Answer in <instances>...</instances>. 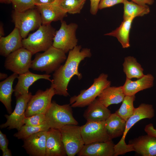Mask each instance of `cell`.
<instances>
[{
	"mask_svg": "<svg viewBox=\"0 0 156 156\" xmlns=\"http://www.w3.org/2000/svg\"><path fill=\"white\" fill-rule=\"evenodd\" d=\"M81 49V45H77L70 50L66 61L53 74V82L55 94L67 97L69 95L67 87L71 78L76 75L79 80L82 77L78 71L79 66L81 61L86 57H90L92 53L90 49Z\"/></svg>",
	"mask_w": 156,
	"mask_h": 156,
	"instance_id": "1",
	"label": "cell"
},
{
	"mask_svg": "<svg viewBox=\"0 0 156 156\" xmlns=\"http://www.w3.org/2000/svg\"><path fill=\"white\" fill-rule=\"evenodd\" d=\"M56 31L51 24H42L36 31L23 39V47L33 55L44 51L52 46Z\"/></svg>",
	"mask_w": 156,
	"mask_h": 156,
	"instance_id": "2",
	"label": "cell"
},
{
	"mask_svg": "<svg viewBox=\"0 0 156 156\" xmlns=\"http://www.w3.org/2000/svg\"><path fill=\"white\" fill-rule=\"evenodd\" d=\"M62 50L52 46L42 53H37L32 60L30 68L49 74L54 72L67 59Z\"/></svg>",
	"mask_w": 156,
	"mask_h": 156,
	"instance_id": "3",
	"label": "cell"
},
{
	"mask_svg": "<svg viewBox=\"0 0 156 156\" xmlns=\"http://www.w3.org/2000/svg\"><path fill=\"white\" fill-rule=\"evenodd\" d=\"M155 116V110L151 104L142 103L135 108L133 115L128 119L126 123L124 133L120 141L114 146V156L124 154L133 151L130 145L125 142V137L130 129L135 123L144 118L151 119Z\"/></svg>",
	"mask_w": 156,
	"mask_h": 156,
	"instance_id": "4",
	"label": "cell"
},
{
	"mask_svg": "<svg viewBox=\"0 0 156 156\" xmlns=\"http://www.w3.org/2000/svg\"><path fill=\"white\" fill-rule=\"evenodd\" d=\"M108 75L104 73L94 80L92 84L88 89L82 90L78 95L71 97L70 104L72 107H83L88 106L102 91L110 86L111 82L107 79Z\"/></svg>",
	"mask_w": 156,
	"mask_h": 156,
	"instance_id": "5",
	"label": "cell"
},
{
	"mask_svg": "<svg viewBox=\"0 0 156 156\" xmlns=\"http://www.w3.org/2000/svg\"><path fill=\"white\" fill-rule=\"evenodd\" d=\"M72 107L70 104L60 105L52 101L45 114L46 124L50 128L57 129L67 125H78V122L73 116Z\"/></svg>",
	"mask_w": 156,
	"mask_h": 156,
	"instance_id": "6",
	"label": "cell"
},
{
	"mask_svg": "<svg viewBox=\"0 0 156 156\" xmlns=\"http://www.w3.org/2000/svg\"><path fill=\"white\" fill-rule=\"evenodd\" d=\"M12 18L23 39L26 38L30 31L38 29L42 25L40 14L36 6L21 12L14 10Z\"/></svg>",
	"mask_w": 156,
	"mask_h": 156,
	"instance_id": "7",
	"label": "cell"
},
{
	"mask_svg": "<svg viewBox=\"0 0 156 156\" xmlns=\"http://www.w3.org/2000/svg\"><path fill=\"white\" fill-rule=\"evenodd\" d=\"M61 22L60 28L56 31L52 46L66 53L77 45L76 33L78 26L74 23L68 24L63 20Z\"/></svg>",
	"mask_w": 156,
	"mask_h": 156,
	"instance_id": "8",
	"label": "cell"
},
{
	"mask_svg": "<svg viewBox=\"0 0 156 156\" xmlns=\"http://www.w3.org/2000/svg\"><path fill=\"white\" fill-rule=\"evenodd\" d=\"M59 129L67 155L74 156L77 154L85 145L80 126L69 125Z\"/></svg>",
	"mask_w": 156,
	"mask_h": 156,
	"instance_id": "9",
	"label": "cell"
},
{
	"mask_svg": "<svg viewBox=\"0 0 156 156\" xmlns=\"http://www.w3.org/2000/svg\"><path fill=\"white\" fill-rule=\"evenodd\" d=\"M55 95L54 88L51 85L45 91L38 90L29 101L25 112L26 117L39 114H45L51 103L53 97Z\"/></svg>",
	"mask_w": 156,
	"mask_h": 156,
	"instance_id": "10",
	"label": "cell"
},
{
	"mask_svg": "<svg viewBox=\"0 0 156 156\" xmlns=\"http://www.w3.org/2000/svg\"><path fill=\"white\" fill-rule=\"evenodd\" d=\"M32 53L23 47L12 52L6 57L4 67L18 75L24 73L30 68Z\"/></svg>",
	"mask_w": 156,
	"mask_h": 156,
	"instance_id": "11",
	"label": "cell"
},
{
	"mask_svg": "<svg viewBox=\"0 0 156 156\" xmlns=\"http://www.w3.org/2000/svg\"><path fill=\"white\" fill-rule=\"evenodd\" d=\"M32 96L31 93L29 92L16 98V105L14 110L10 115H5L7 121L0 125L1 129L7 128L9 130L16 129L18 131L24 125L27 104Z\"/></svg>",
	"mask_w": 156,
	"mask_h": 156,
	"instance_id": "12",
	"label": "cell"
},
{
	"mask_svg": "<svg viewBox=\"0 0 156 156\" xmlns=\"http://www.w3.org/2000/svg\"><path fill=\"white\" fill-rule=\"evenodd\" d=\"M80 128L85 144L112 140L107 132L105 121H87L85 124L80 126Z\"/></svg>",
	"mask_w": 156,
	"mask_h": 156,
	"instance_id": "13",
	"label": "cell"
},
{
	"mask_svg": "<svg viewBox=\"0 0 156 156\" xmlns=\"http://www.w3.org/2000/svg\"><path fill=\"white\" fill-rule=\"evenodd\" d=\"M47 131L36 133L24 140L22 146L29 155L46 156Z\"/></svg>",
	"mask_w": 156,
	"mask_h": 156,
	"instance_id": "14",
	"label": "cell"
},
{
	"mask_svg": "<svg viewBox=\"0 0 156 156\" xmlns=\"http://www.w3.org/2000/svg\"><path fill=\"white\" fill-rule=\"evenodd\" d=\"M115 144L112 140L85 144L79 156H114Z\"/></svg>",
	"mask_w": 156,
	"mask_h": 156,
	"instance_id": "15",
	"label": "cell"
},
{
	"mask_svg": "<svg viewBox=\"0 0 156 156\" xmlns=\"http://www.w3.org/2000/svg\"><path fill=\"white\" fill-rule=\"evenodd\" d=\"M60 0H55L53 3L36 6L41 16L42 24H51L53 21H61L67 16V13L60 6Z\"/></svg>",
	"mask_w": 156,
	"mask_h": 156,
	"instance_id": "16",
	"label": "cell"
},
{
	"mask_svg": "<svg viewBox=\"0 0 156 156\" xmlns=\"http://www.w3.org/2000/svg\"><path fill=\"white\" fill-rule=\"evenodd\" d=\"M67 155L59 129L50 128L47 131L46 156Z\"/></svg>",
	"mask_w": 156,
	"mask_h": 156,
	"instance_id": "17",
	"label": "cell"
},
{
	"mask_svg": "<svg viewBox=\"0 0 156 156\" xmlns=\"http://www.w3.org/2000/svg\"><path fill=\"white\" fill-rule=\"evenodd\" d=\"M133 151L143 156H156V137L147 134L129 141Z\"/></svg>",
	"mask_w": 156,
	"mask_h": 156,
	"instance_id": "18",
	"label": "cell"
},
{
	"mask_svg": "<svg viewBox=\"0 0 156 156\" xmlns=\"http://www.w3.org/2000/svg\"><path fill=\"white\" fill-rule=\"evenodd\" d=\"M49 74H38L29 71L24 73L18 75L17 83L14 88V95L16 98L23 94H28L29 87L34 83L40 79H44L50 81L53 80L50 79Z\"/></svg>",
	"mask_w": 156,
	"mask_h": 156,
	"instance_id": "19",
	"label": "cell"
},
{
	"mask_svg": "<svg viewBox=\"0 0 156 156\" xmlns=\"http://www.w3.org/2000/svg\"><path fill=\"white\" fill-rule=\"evenodd\" d=\"M23 38L18 29L15 27L5 37L0 38V54L6 57L12 52L23 47Z\"/></svg>",
	"mask_w": 156,
	"mask_h": 156,
	"instance_id": "20",
	"label": "cell"
},
{
	"mask_svg": "<svg viewBox=\"0 0 156 156\" xmlns=\"http://www.w3.org/2000/svg\"><path fill=\"white\" fill-rule=\"evenodd\" d=\"M110 111L96 98L88 106L83 114L87 121H104L111 114Z\"/></svg>",
	"mask_w": 156,
	"mask_h": 156,
	"instance_id": "21",
	"label": "cell"
},
{
	"mask_svg": "<svg viewBox=\"0 0 156 156\" xmlns=\"http://www.w3.org/2000/svg\"><path fill=\"white\" fill-rule=\"evenodd\" d=\"M154 80L153 76L149 74L145 75L136 81H132L126 78L122 87L125 96L134 95L140 91L152 87Z\"/></svg>",
	"mask_w": 156,
	"mask_h": 156,
	"instance_id": "22",
	"label": "cell"
},
{
	"mask_svg": "<svg viewBox=\"0 0 156 156\" xmlns=\"http://www.w3.org/2000/svg\"><path fill=\"white\" fill-rule=\"evenodd\" d=\"M18 76V74L14 73L0 83V101L10 114L12 112V95L14 91L12 86L14 80Z\"/></svg>",
	"mask_w": 156,
	"mask_h": 156,
	"instance_id": "23",
	"label": "cell"
},
{
	"mask_svg": "<svg viewBox=\"0 0 156 156\" xmlns=\"http://www.w3.org/2000/svg\"><path fill=\"white\" fill-rule=\"evenodd\" d=\"M122 86H110L104 89L98 96L100 102L107 107L122 101L125 96Z\"/></svg>",
	"mask_w": 156,
	"mask_h": 156,
	"instance_id": "24",
	"label": "cell"
},
{
	"mask_svg": "<svg viewBox=\"0 0 156 156\" xmlns=\"http://www.w3.org/2000/svg\"><path fill=\"white\" fill-rule=\"evenodd\" d=\"M133 19L130 18L123 20L118 27L111 32L105 34L104 35L116 38L123 48L130 47L129 34Z\"/></svg>",
	"mask_w": 156,
	"mask_h": 156,
	"instance_id": "25",
	"label": "cell"
},
{
	"mask_svg": "<svg viewBox=\"0 0 156 156\" xmlns=\"http://www.w3.org/2000/svg\"><path fill=\"white\" fill-rule=\"evenodd\" d=\"M105 122L107 131L111 140L123 135L126 122L115 112L111 113Z\"/></svg>",
	"mask_w": 156,
	"mask_h": 156,
	"instance_id": "26",
	"label": "cell"
},
{
	"mask_svg": "<svg viewBox=\"0 0 156 156\" xmlns=\"http://www.w3.org/2000/svg\"><path fill=\"white\" fill-rule=\"evenodd\" d=\"M122 65L126 78L130 79L133 78L139 79L145 75L143 73V69L133 57L129 56L125 57Z\"/></svg>",
	"mask_w": 156,
	"mask_h": 156,
	"instance_id": "27",
	"label": "cell"
},
{
	"mask_svg": "<svg viewBox=\"0 0 156 156\" xmlns=\"http://www.w3.org/2000/svg\"><path fill=\"white\" fill-rule=\"evenodd\" d=\"M123 4V20L130 18L134 19L136 17L142 16L147 14L150 12V8L147 5H140L127 0H125Z\"/></svg>",
	"mask_w": 156,
	"mask_h": 156,
	"instance_id": "28",
	"label": "cell"
},
{
	"mask_svg": "<svg viewBox=\"0 0 156 156\" xmlns=\"http://www.w3.org/2000/svg\"><path fill=\"white\" fill-rule=\"evenodd\" d=\"M135 99V95L125 96L120 108L115 113L126 122L133 114L135 108L133 102Z\"/></svg>",
	"mask_w": 156,
	"mask_h": 156,
	"instance_id": "29",
	"label": "cell"
},
{
	"mask_svg": "<svg viewBox=\"0 0 156 156\" xmlns=\"http://www.w3.org/2000/svg\"><path fill=\"white\" fill-rule=\"evenodd\" d=\"M50 128L46 124L37 126H33L24 125L14 135L18 139L25 140L32 135L40 132L47 131Z\"/></svg>",
	"mask_w": 156,
	"mask_h": 156,
	"instance_id": "30",
	"label": "cell"
},
{
	"mask_svg": "<svg viewBox=\"0 0 156 156\" xmlns=\"http://www.w3.org/2000/svg\"><path fill=\"white\" fill-rule=\"evenodd\" d=\"M87 0H60V7L67 13H79Z\"/></svg>",
	"mask_w": 156,
	"mask_h": 156,
	"instance_id": "31",
	"label": "cell"
},
{
	"mask_svg": "<svg viewBox=\"0 0 156 156\" xmlns=\"http://www.w3.org/2000/svg\"><path fill=\"white\" fill-rule=\"evenodd\" d=\"M15 11L21 12L35 7L34 0H10Z\"/></svg>",
	"mask_w": 156,
	"mask_h": 156,
	"instance_id": "32",
	"label": "cell"
},
{
	"mask_svg": "<svg viewBox=\"0 0 156 156\" xmlns=\"http://www.w3.org/2000/svg\"><path fill=\"white\" fill-rule=\"evenodd\" d=\"M46 124L44 114H39L34 116L26 117L24 125L33 126H37Z\"/></svg>",
	"mask_w": 156,
	"mask_h": 156,
	"instance_id": "33",
	"label": "cell"
},
{
	"mask_svg": "<svg viewBox=\"0 0 156 156\" xmlns=\"http://www.w3.org/2000/svg\"><path fill=\"white\" fill-rule=\"evenodd\" d=\"M125 0H101L99 6V9L113 6L116 4L122 3Z\"/></svg>",
	"mask_w": 156,
	"mask_h": 156,
	"instance_id": "34",
	"label": "cell"
},
{
	"mask_svg": "<svg viewBox=\"0 0 156 156\" xmlns=\"http://www.w3.org/2000/svg\"><path fill=\"white\" fill-rule=\"evenodd\" d=\"M8 140L5 134L0 131V149L2 151L8 148Z\"/></svg>",
	"mask_w": 156,
	"mask_h": 156,
	"instance_id": "35",
	"label": "cell"
},
{
	"mask_svg": "<svg viewBox=\"0 0 156 156\" xmlns=\"http://www.w3.org/2000/svg\"><path fill=\"white\" fill-rule=\"evenodd\" d=\"M101 0H90V12L91 14L95 15L99 10V5Z\"/></svg>",
	"mask_w": 156,
	"mask_h": 156,
	"instance_id": "36",
	"label": "cell"
},
{
	"mask_svg": "<svg viewBox=\"0 0 156 156\" xmlns=\"http://www.w3.org/2000/svg\"><path fill=\"white\" fill-rule=\"evenodd\" d=\"M144 130L147 134L156 137V129L154 128L153 124L150 123L146 125Z\"/></svg>",
	"mask_w": 156,
	"mask_h": 156,
	"instance_id": "37",
	"label": "cell"
},
{
	"mask_svg": "<svg viewBox=\"0 0 156 156\" xmlns=\"http://www.w3.org/2000/svg\"><path fill=\"white\" fill-rule=\"evenodd\" d=\"M133 2L140 5H146L152 4L153 0H131Z\"/></svg>",
	"mask_w": 156,
	"mask_h": 156,
	"instance_id": "38",
	"label": "cell"
},
{
	"mask_svg": "<svg viewBox=\"0 0 156 156\" xmlns=\"http://www.w3.org/2000/svg\"><path fill=\"white\" fill-rule=\"evenodd\" d=\"M55 0H34L36 6L51 3Z\"/></svg>",
	"mask_w": 156,
	"mask_h": 156,
	"instance_id": "39",
	"label": "cell"
},
{
	"mask_svg": "<svg viewBox=\"0 0 156 156\" xmlns=\"http://www.w3.org/2000/svg\"><path fill=\"white\" fill-rule=\"evenodd\" d=\"M3 156H12L10 150L8 148L5 149L2 151Z\"/></svg>",
	"mask_w": 156,
	"mask_h": 156,
	"instance_id": "40",
	"label": "cell"
},
{
	"mask_svg": "<svg viewBox=\"0 0 156 156\" xmlns=\"http://www.w3.org/2000/svg\"><path fill=\"white\" fill-rule=\"evenodd\" d=\"M4 29L2 24L0 25V38L4 36Z\"/></svg>",
	"mask_w": 156,
	"mask_h": 156,
	"instance_id": "41",
	"label": "cell"
},
{
	"mask_svg": "<svg viewBox=\"0 0 156 156\" xmlns=\"http://www.w3.org/2000/svg\"><path fill=\"white\" fill-rule=\"evenodd\" d=\"M8 77V75L6 74L1 73H0V79L2 80L5 79Z\"/></svg>",
	"mask_w": 156,
	"mask_h": 156,
	"instance_id": "42",
	"label": "cell"
},
{
	"mask_svg": "<svg viewBox=\"0 0 156 156\" xmlns=\"http://www.w3.org/2000/svg\"><path fill=\"white\" fill-rule=\"evenodd\" d=\"M0 2L1 3L9 4L11 3L10 0H0Z\"/></svg>",
	"mask_w": 156,
	"mask_h": 156,
	"instance_id": "43",
	"label": "cell"
}]
</instances>
